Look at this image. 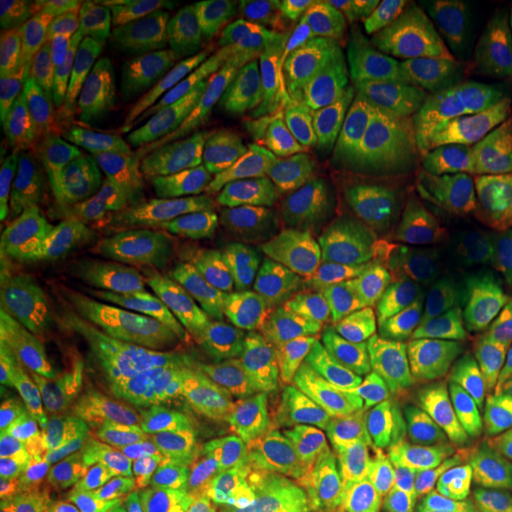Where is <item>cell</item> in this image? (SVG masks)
<instances>
[{
	"label": "cell",
	"mask_w": 512,
	"mask_h": 512,
	"mask_svg": "<svg viewBox=\"0 0 512 512\" xmlns=\"http://www.w3.org/2000/svg\"><path fill=\"white\" fill-rule=\"evenodd\" d=\"M185 512H266V508L259 503V498H256L245 484H240L238 489H233L230 494Z\"/></svg>",
	"instance_id": "obj_33"
},
{
	"label": "cell",
	"mask_w": 512,
	"mask_h": 512,
	"mask_svg": "<svg viewBox=\"0 0 512 512\" xmlns=\"http://www.w3.org/2000/svg\"><path fill=\"white\" fill-rule=\"evenodd\" d=\"M508 204H512V152L496 169H491L470 190H465L444 214L427 223L406 245L396 249L387 264H382L377 271L366 275L354 290H349L347 297L332 309L330 320L347 311L351 304L361 302L368 294L382 290L384 285H389L401 273H406L408 268L418 266L422 261H430L432 256L463 242L467 235H472L486 221L494 219L498 211L508 207Z\"/></svg>",
	"instance_id": "obj_21"
},
{
	"label": "cell",
	"mask_w": 512,
	"mask_h": 512,
	"mask_svg": "<svg viewBox=\"0 0 512 512\" xmlns=\"http://www.w3.org/2000/svg\"><path fill=\"white\" fill-rule=\"evenodd\" d=\"M510 366L512 325L406 363L351 403L358 444L380 453L394 441L425 439L494 418L508 403Z\"/></svg>",
	"instance_id": "obj_1"
},
{
	"label": "cell",
	"mask_w": 512,
	"mask_h": 512,
	"mask_svg": "<svg viewBox=\"0 0 512 512\" xmlns=\"http://www.w3.org/2000/svg\"><path fill=\"white\" fill-rule=\"evenodd\" d=\"M427 124H406L342 140L306 164L302 226L311 247L380 223L441 162Z\"/></svg>",
	"instance_id": "obj_4"
},
{
	"label": "cell",
	"mask_w": 512,
	"mask_h": 512,
	"mask_svg": "<svg viewBox=\"0 0 512 512\" xmlns=\"http://www.w3.org/2000/svg\"><path fill=\"white\" fill-rule=\"evenodd\" d=\"M418 102L444 150H458L501 131L508 83L484 10L458 17L422 50Z\"/></svg>",
	"instance_id": "obj_8"
},
{
	"label": "cell",
	"mask_w": 512,
	"mask_h": 512,
	"mask_svg": "<svg viewBox=\"0 0 512 512\" xmlns=\"http://www.w3.org/2000/svg\"><path fill=\"white\" fill-rule=\"evenodd\" d=\"M392 496H458L512 479V415L467 422L425 439L394 441L380 451Z\"/></svg>",
	"instance_id": "obj_14"
},
{
	"label": "cell",
	"mask_w": 512,
	"mask_h": 512,
	"mask_svg": "<svg viewBox=\"0 0 512 512\" xmlns=\"http://www.w3.org/2000/svg\"><path fill=\"white\" fill-rule=\"evenodd\" d=\"M131 48L124 38L98 31L50 69L55 100V164L67 169L69 185L83 143L119 102L121 64Z\"/></svg>",
	"instance_id": "obj_19"
},
{
	"label": "cell",
	"mask_w": 512,
	"mask_h": 512,
	"mask_svg": "<svg viewBox=\"0 0 512 512\" xmlns=\"http://www.w3.org/2000/svg\"><path fill=\"white\" fill-rule=\"evenodd\" d=\"M86 368L91 392L117 432L128 475L143 503L150 491V448L159 422L207 382L188 363L136 332L102 342Z\"/></svg>",
	"instance_id": "obj_9"
},
{
	"label": "cell",
	"mask_w": 512,
	"mask_h": 512,
	"mask_svg": "<svg viewBox=\"0 0 512 512\" xmlns=\"http://www.w3.org/2000/svg\"><path fill=\"white\" fill-rule=\"evenodd\" d=\"M505 406H508V413L512 415V366H510V377H508V403H505Z\"/></svg>",
	"instance_id": "obj_34"
},
{
	"label": "cell",
	"mask_w": 512,
	"mask_h": 512,
	"mask_svg": "<svg viewBox=\"0 0 512 512\" xmlns=\"http://www.w3.org/2000/svg\"><path fill=\"white\" fill-rule=\"evenodd\" d=\"M57 230L69 273L93 323L95 349L126 332L143 335L145 313L138 304L131 242L114 233L74 192L62 204Z\"/></svg>",
	"instance_id": "obj_15"
},
{
	"label": "cell",
	"mask_w": 512,
	"mask_h": 512,
	"mask_svg": "<svg viewBox=\"0 0 512 512\" xmlns=\"http://www.w3.org/2000/svg\"><path fill=\"white\" fill-rule=\"evenodd\" d=\"M508 311H512V228L508 238L503 240V245L498 247L491 264L486 266L482 278L477 280L475 287L458 304V309L439 328L406 344V347L392 351V354L377 358V361L344 370L342 377L337 380V387L354 401L375 380L394 373V370L403 368L406 363L418 361L422 356L437 354V351L458 347V344L470 342L472 337L494 330L491 325Z\"/></svg>",
	"instance_id": "obj_20"
},
{
	"label": "cell",
	"mask_w": 512,
	"mask_h": 512,
	"mask_svg": "<svg viewBox=\"0 0 512 512\" xmlns=\"http://www.w3.org/2000/svg\"><path fill=\"white\" fill-rule=\"evenodd\" d=\"M259 124V110L226 93H211L192 126L178 181L169 233L159 259V287L181 285L200 230L216 195L242 157L240 150Z\"/></svg>",
	"instance_id": "obj_13"
},
{
	"label": "cell",
	"mask_w": 512,
	"mask_h": 512,
	"mask_svg": "<svg viewBox=\"0 0 512 512\" xmlns=\"http://www.w3.org/2000/svg\"><path fill=\"white\" fill-rule=\"evenodd\" d=\"M72 192L67 169L53 166L41 181L0 192V299L10 304L38 249L60 223L62 204Z\"/></svg>",
	"instance_id": "obj_26"
},
{
	"label": "cell",
	"mask_w": 512,
	"mask_h": 512,
	"mask_svg": "<svg viewBox=\"0 0 512 512\" xmlns=\"http://www.w3.org/2000/svg\"><path fill=\"white\" fill-rule=\"evenodd\" d=\"M200 69V22L169 29L128 50L119 74L117 100L124 105L145 88L183 91Z\"/></svg>",
	"instance_id": "obj_28"
},
{
	"label": "cell",
	"mask_w": 512,
	"mask_h": 512,
	"mask_svg": "<svg viewBox=\"0 0 512 512\" xmlns=\"http://www.w3.org/2000/svg\"><path fill=\"white\" fill-rule=\"evenodd\" d=\"M280 57L278 27L271 17L240 3H209L200 22V79L211 93L261 110L275 93Z\"/></svg>",
	"instance_id": "obj_18"
},
{
	"label": "cell",
	"mask_w": 512,
	"mask_h": 512,
	"mask_svg": "<svg viewBox=\"0 0 512 512\" xmlns=\"http://www.w3.org/2000/svg\"><path fill=\"white\" fill-rule=\"evenodd\" d=\"M202 299L235 304L283 271L290 259V197L278 152L249 145L211 204L195 245Z\"/></svg>",
	"instance_id": "obj_3"
},
{
	"label": "cell",
	"mask_w": 512,
	"mask_h": 512,
	"mask_svg": "<svg viewBox=\"0 0 512 512\" xmlns=\"http://www.w3.org/2000/svg\"><path fill=\"white\" fill-rule=\"evenodd\" d=\"M510 152L512 124L503 126L496 136L458 147L441 157L430 174L325 271L299 323L302 330L316 332L325 328L332 309L347 297L349 290H354L366 275L387 264L401 242L406 245L418 230L444 214L465 190H470L479 178L496 169Z\"/></svg>",
	"instance_id": "obj_10"
},
{
	"label": "cell",
	"mask_w": 512,
	"mask_h": 512,
	"mask_svg": "<svg viewBox=\"0 0 512 512\" xmlns=\"http://www.w3.org/2000/svg\"><path fill=\"white\" fill-rule=\"evenodd\" d=\"M178 88H145L124 102L131 152L138 169H147L164 155L176 124Z\"/></svg>",
	"instance_id": "obj_30"
},
{
	"label": "cell",
	"mask_w": 512,
	"mask_h": 512,
	"mask_svg": "<svg viewBox=\"0 0 512 512\" xmlns=\"http://www.w3.org/2000/svg\"><path fill=\"white\" fill-rule=\"evenodd\" d=\"M510 482H512V479H510Z\"/></svg>",
	"instance_id": "obj_35"
},
{
	"label": "cell",
	"mask_w": 512,
	"mask_h": 512,
	"mask_svg": "<svg viewBox=\"0 0 512 512\" xmlns=\"http://www.w3.org/2000/svg\"><path fill=\"white\" fill-rule=\"evenodd\" d=\"M484 12L489 19L491 41H494L498 62H501L505 83H508V91H512V0L491 5Z\"/></svg>",
	"instance_id": "obj_32"
},
{
	"label": "cell",
	"mask_w": 512,
	"mask_h": 512,
	"mask_svg": "<svg viewBox=\"0 0 512 512\" xmlns=\"http://www.w3.org/2000/svg\"><path fill=\"white\" fill-rule=\"evenodd\" d=\"M166 354L211 370L230 387L266 382L330 384L325 366L299 339L183 318L157 335Z\"/></svg>",
	"instance_id": "obj_16"
},
{
	"label": "cell",
	"mask_w": 512,
	"mask_h": 512,
	"mask_svg": "<svg viewBox=\"0 0 512 512\" xmlns=\"http://www.w3.org/2000/svg\"><path fill=\"white\" fill-rule=\"evenodd\" d=\"M247 418L290 460L316 491L323 512H344L363 503L358 437L351 401L337 380L330 384L266 382L230 387Z\"/></svg>",
	"instance_id": "obj_7"
},
{
	"label": "cell",
	"mask_w": 512,
	"mask_h": 512,
	"mask_svg": "<svg viewBox=\"0 0 512 512\" xmlns=\"http://www.w3.org/2000/svg\"><path fill=\"white\" fill-rule=\"evenodd\" d=\"M5 313L34 380L50 384L88 366L95 332L69 273L57 226L38 249Z\"/></svg>",
	"instance_id": "obj_12"
},
{
	"label": "cell",
	"mask_w": 512,
	"mask_h": 512,
	"mask_svg": "<svg viewBox=\"0 0 512 512\" xmlns=\"http://www.w3.org/2000/svg\"><path fill=\"white\" fill-rule=\"evenodd\" d=\"M48 382L31 380L5 406L0 422V512H24L31 458L46 420Z\"/></svg>",
	"instance_id": "obj_27"
},
{
	"label": "cell",
	"mask_w": 512,
	"mask_h": 512,
	"mask_svg": "<svg viewBox=\"0 0 512 512\" xmlns=\"http://www.w3.org/2000/svg\"><path fill=\"white\" fill-rule=\"evenodd\" d=\"M249 418L233 389L202 387L159 422L150 448V512H185L230 494L256 460Z\"/></svg>",
	"instance_id": "obj_6"
},
{
	"label": "cell",
	"mask_w": 512,
	"mask_h": 512,
	"mask_svg": "<svg viewBox=\"0 0 512 512\" xmlns=\"http://www.w3.org/2000/svg\"><path fill=\"white\" fill-rule=\"evenodd\" d=\"M209 95V86L197 74L183 88L181 95H178L174 133H171L164 155L152 166H147V169H138L136 200H133L131 221V245L136 261L145 268L159 264V259H162L192 126H195L197 117H200Z\"/></svg>",
	"instance_id": "obj_23"
},
{
	"label": "cell",
	"mask_w": 512,
	"mask_h": 512,
	"mask_svg": "<svg viewBox=\"0 0 512 512\" xmlns=\"http://www.w3.org/2000/svg\"><path fill=\"white\" fill-rule=\"evenodd\" d=\"M110 484V441L93 392L79 377L50 382L24 512H98Z\"/></svg>",
	"instance_id": "obj_11"
},
{
	"label": "cell",
	"mask_w": 512,
	"mask_h": 512,
	"mask_svg": "<svg viewBox=\"0 0 512 512\" xmlns=\"http://www.w3.org/2000/svg\"><path fill=\"white\" fill-rule=\"evenodd\" d=\"M512 228V204L430 261L384 285L363 311L318 339L332 368H358L439 328L482 278Z\"/></svg>",
	"instance_id": "obj_5"
},
{
	"label": "cell",
	"mask_w": 512,
	"mask_h": 512,
	"mask_svg": "<svg viewBox=\"0 0 512 512\" xmlns=\"http://www.w3.org/2000/svg\"><path fill=\"white\" fill-rule=\"evenodd\" d=\"M240 5L273 19L280 60L287 69L358 46L392 27L430 22L437 15L434 5L413 0H266Z\"/></svg>",
	"instance_id": "obj_17"
},
{
	"label": "cell",
	"mask_w": 512,
	"mask_h": 512,
	"mask_svg": "<svg viewBox=\"0 0 512 512\" xmlns=\"http://www.w3.org/2000/svg\"><path fill=\"white\" fill-rule=\"evenodd\" d=\"M344 512H512V486L458 496H384Z\"/></svg>",
	"instance_id": "obj_31"
},
{
	"label": "cell",
	"mask_w": 512,
	"mask_h": 512,
	"mask_svg": "<svg viewBox=\"0 0 512 512\" xmlns=\"http://www.w3.org/2000/svg\"><path fill=\"white\" fill-rule=\"evenodd\" d=\"M207 5L195 0H98L86 3L88 34L119 36L131 46L183 24L202 22Z\"/></svg>",
	"instance_id": "obj_29"
},
{
	"label": "cell",
	"mask_w": 512,
	"mask_h": 512,
	"mask_svg": "<svg viewBox=\"0 0 512 512\" xmlns=\"http://www.w3.org/2000/svg\"><path fill=\"white\" fill-rule=\"evenodd\" d=\"M425 48L420 29L392 27L287 69L275 86V105L290 124L325 138L406 126L420 110L418 64Z\"/></svg>",
	"instance_id": "obj_2"
},
{
	"label": "cell",
	"mask_w": 512,
	"mask_h": 512,
	"mask_svg": "<svg viewBox=\"0 0 512 512\" xmlns=\"http://www.w3.org/2000/svg\"><path fill=\"white\" fill-rule=\"evenodd\" d=\"M88 36L86 5L64 0H3L0 5L5 76L50 72Z\"/></svg>",
	"instance_id": "obj_25"
},
{
	"label": "cell",
	"mask_w": 512,
	"mask_h": 512,
	"mask_svg": "<svg viewBox=\"0 0 512 512\" xmlns=\"http://www.w3.org/2000/svg\"><path fill=\"white\" fill-rule=\"evenodd\" d=\"M55 166L50 72L5 76L0 88V192L41 181Z\"/></svg>",
	"instance_id": "obj_22"
},
{
	"label": "cell",
	"mask_w": 512,
	"mask_h": 512,
	"mask_svg": "<svg viewBox=\"0 0 512 512\" xmlns=\"http://www.w3.org/2000/svg\"><path fill=\"white\" fill-rule=\"evenodd\" d=\"M138 164L128 140L126 107L117 102L79 150L72 192L88 202L114 233L131 242Z\"/></svg>",
	"instance_id": "obj_24"
}]
</instances>
